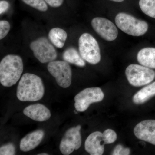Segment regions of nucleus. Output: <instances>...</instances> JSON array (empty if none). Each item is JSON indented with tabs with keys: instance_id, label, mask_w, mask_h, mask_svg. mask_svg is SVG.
<instances>
[{
	"instance_id": "f257e3e1",
	"label": "nucleus",
	"mask_w": 155,
	"mask_h": 155,
	"mask_svg": "<svg viewBox=\"0 0 155 155\" xmlns=\"http://www.w3.org/2000/svg\"><path fill=\"white\" fill-rule=\"evenodd\" d=\"M45 87L40 77L31 73H25L20 78L17 90V98L23 102H33L41 99Z\"/></svg>"
},
{
	"instance_id": "f03ea898",
	"label": "nucleus",
	"mask_w": 155,
	"mask_h": 155,
	"mask_svg": "<svg viewBox=\"0 0 155 155\" xmlns=\"http://www.w3.org/2000/svg\"><path fill=\"white\" fill-rule=\"evenodd\" d=\"M23 63L20 56L8 54L0 63V82L6 87H10L17 83L23 72Z\"/></svg>"
},
{
	"instance_id": "7ed1b4c3",
	"label": "nucleus",
	"mask_w": 155,
	"mask_h": 155,
	"mask_svg": "<svg viewBox=\"0 0 155 155\" xmlns=\"http://www.w3.org/2000/svg\"><path fill=\"white\" fill-rule=\"evenodd\" d=\"M117 134L115 131L107 129L103 133L95 131L88 136L84 143L85 150L91 155H102L104 151L105 145L116 141Z\"/></svg>"
},
{
	"instance_id": "20e7f679",
	"label": "nucleus",
	"mask_w": 155,
	"mask_h": 155,
	"mask_svg": "<svg viewBox=\"0 0 155 155\" xmlns=\"http://www.w3.org/2000/svg\"><path fill=\"white\" fill-rule=\"evenodd\" d=\"M115 22L120 30L132 36H142L148 29V24L146 22L125 13L117 14Z\"/></svg>"
},
{
	"instance_id": "39448f33",
	"label": "nucleus",
	"mask_w": 155,
	"mask_h": 155,
	"mask_svg": "<svg viewBox=\"0 0 155 155\" xmlns=\"http://www.w3.org/2000/svg\"><path fill=\"white\" fill-rule=\"evenodd\" d=\"M78 49L82 58L90 64L95 65L101 61L99 45L90 34L84 33L81 35L78 40Z\"/></svg>"
},
{
	"instance_id": "423d86ee",
	"label": "nucleus",
	"mask_w": 155,
	"mask_h": 155,
	"mask_svg": "<svg viewBox=\"0 0 155 155\" xmlns=\"http://www.w3.org/2000/svg\"><path fill=\"white\" fill-rule=\"evenodd\" d=\"M29 48L35 58L42 64L55 61L58 57L53 44L45 37H40L31 41Z\"/></svg>"
},
{
	"instance_id": "0eeeda50",
	"label": "nucleus",
	"mask_w": 155,
	"mask_h": 155,
	"mask_svg": "<svg viewBox=\"0 0 155 155\" xmlns=\"http://www.w3.org/2000/svg\"><path fill=\"white\" fill-rule=\"evenodd\" d=\"M125 75L131 85L140 87L151 82L155 78V72L142 65L132 64L126 68Z\"/></svg>"
},
{
	"instance_id": "6e6552de",
	"label": "nucleus",
	"mask_w": 155,
	"mask_h": 155,
	"mask_svg": "<svg viewBox=\"0 0 155 155\" xmlns=\"http://www.w3.org/2000/svg\"><path fill=\"white\" fill-rule=\"evenodd\" d=\"M47 68L51 75L55 78L59 86L64 88L70 86L72 83V72L68 62L55 60L48 63Z\"/></svg>"
},
{
	"instance_id": "1a4fd4ad",
	"label": "nucleus",
	"mask_w": 155,
	"mask_h": 155,
	"mask_svg": "<svg viewBox=\"0 0 155 155\" xmlns=\"http://www.w3.org/2000/svg\"><path fill=\"white\" fill-rule=\"evenodd\" d=\"M104 95L100 87L87 88L76 95L74 98L75 107L78 112H84L93 103L99 102L104 99Z\"/></svg>"
},
{
	"instance_id": "9d476101",
	"label": "nucleus",
	"mask_w": 155,
	"mask_h": 155,
	"mask_svg": "<svg viewBox=\"0 0 155 155\" xmlns=\"http://www.w3.org/2000/svg\"><path fill=\"white\" fill-rule=\"evenodd\" d=\"M81 125L69 128L66 131L61 140L60 150L64 155H69L75 150H78L81 144Z\"/></svg>"
},
{
	"instance_id": "9b49d317",
	"label": "nucleus",
	"mask_w": 155,
	"mask_h": 155,
	"mask_svg": "<svg viewBox=\"0 0 155 155\" xmlns=\"http://www.w3.org/2000/svg\"><path fill=\"white\" fill-rule=\"evenodd\" d=\"M91 24L96 32L106 41H113L118 36V29L116 25L109 19L96 17L92 20Z\"/></svg>"
},
{
	"instance_id": "f8f14e48",
	"label": "nucleus",
	"mask_w": 155,
	"mask_h": 155,
	"mask_svg": "<svg viewBox=\"0 0 155 155\" xmlns=\"http://www.w3.org/2000/svg\"><path fill=\"white\" fill-rule=\"evenodd\" d=\"M139 139L155 145V120H147L139 123L134 130Z\"/></svg>"
},
{
	"instance_id": "ddd939ff",
	"label": "nucleus",
	"mask_w": 155,
	"mask_h": 155,
	"mask_svg": "<svg viewBox=\"0 0 155 155\" xmlns=\"http://www.w3.org/2000/svg\"><path fill=\"white\" fill-rule=\"evenodd\" d=\"M24 115L37 122H45L51 118L50 110L41 104L31 105L23 110Z\"/></svg>"
},
{
	"instance_id": "4468645a",
	"label": "nucleus",
	"mask_w": 155,
	"mask_h": 155,
	"mask_svg": "<svg viewBox=\"0 0 155 155\" xmlns=\"http://www.w3.org/2000/svg\"><path fill=\"white\" fill-rule=\"evenodd\" d=\"M44 135V131L42 130H35L28 134L20 141V150L26 152L34 149L41 143Z\"/></svg>"
},
{
	"instance_id": "2eb2a0df",
	"label": "nucleus",
	"mask_w": 155,
	"mask_h": 155,
	"mask_svg": "<svg viewBox=\"0 0 155 155\" xmlns=\"http://www.w3.org/2000/svg\"><path fill=\"white\" fill-rule=\"evenodd\" d=\"M137 60L139 64L150 69H155V48H146L139 51Z\"/></svg>"
},
{
	"instance_id": "dca6fc26",
	"label": "nucleus",
	"mask_w": 155,
	"mask_h": 155,
	"mask_svg": "<svg viewBox=\"0 0 155 155\" xmlns=\"http://www.w3.org/2000/svg\"><path fill=\"white\" fill-rule=\"evenodd\" d=\"M50 41L58 48L64 47L68 35L66 31L59 27H55L50 30L48 33Z\"/></svg>"
},
{
	"instance_id": "f3484780",
	"label": "nucleus",
	"mask_w": 155,
	"mask_h": 155,
	"mask_svg": "<svg viewBox=\"0 0 155 155\" xmlns=\"http://www.w3.org/2000/svg\"><path fill=\"white\" fill-rule=\"evenodd\" d=\"M155 96V81L137 92L133 98V101L136 104H141L146 102Z\"/></svg>"
},
{
	"instance_id": "a211bd4d",
	"label": "nucleus",
	"mask_w": 155,
	"mask_h": 155,
	"mask_svg": "<svg viewBox=\"0 0 155 155\" xmlns=\"http://www.w3.org/2000/svg\"><path fill=\"white\" fill-rule=\"evenodd\" d=\"M63 59L68 63L74 64L78 67H84L86 65L84 60L77 50L73 47H69L64 52Z\"/></svg>"
},
{
	"instance_id": "6ab92c4d",
	"label": "nucleus",
	"mask_w": 155,
	"mask_h": 155,
	"mask_svg": "<svg viewBox=\"0 0 155 155\" xmlns=\"http://www.w3.org/2000/svg\"><path fill=\"white\" fill-rule=\"evenodd\" d=\"M139 6L143 13L155 19V0H140Z\"/></svg>"
},
{
	"instance_id": "aec40b11",
	"label": "nucleus",
	"mask_w": 155,
	"mask_h": 155,
	"mask_svg": "<svg viewBox=\"0 0 155 155\" xmlns=\"http://www.w3.org/2000/svg\"><path fill=\"white\" fill-rule=\"evenodd\" d=\"M25 5L41 12H45L48 10V4L45 0H22Z\"/></svg>"
},
{
	"instance_id": "412c9836",
	"label": "nucleus",
	"mask_w": 155,
	"mask_h": 155,
	"mask_svg": "<svg viewBox=\"0 0 155 155\" xmlns=\"http://www.w3.org/2000/svg\"><path fill=\"white\" fill-rule=\"evenodd\" d=\"M11 29V25L8 21L2 20L0 21V39L5 38Z\"/></svg>"
},
{
	"instance_id": "4be33fe9",
	"label": "nucleus",
	"mask_w": 155,
	"mask_h": 155,
	"mask_svg": "<svg viewBox=\"0 0 155 155\" xmlns=\"http://www.w3.org/2000/svg\"><path fill=\"white\" fill-rule=\"evenodd\" d=\"M16 153V149L14 145L9 143L4 145L0 148V155H14Z\"/></svg>"
},
{
	"instance_id": "5701e85b",
	"label": "nucleus",
	"mask_w": 155,
	"mask_h": 155,
	"mask_svg": "<svg viewBox=\"0 0 155 155\" xmlns=\"http://www.w3.org/2000/svg\"><path fill=\"white\" fill-rule=\"evenodd\" d=\"M130 154V150L128 148H125L122 145L116 146L114 149L112 155H128Z\"/></svg>"
},
{
	"instance_id": "b1692460",
	"label": "nucleus",
	"mask_w": 155,
	"mask_h": 155,
	"mask_svg": "<svg viewBox=\"0 0 155 155\" xmlns=\"http://www.w3.org/2000/svg\"><path fill=\"white\" fill-rule=\"evenodd\" d=\"M48 5L51 7L58 8L62 5L64 0H45Z\"/></svg>"
},
{
	"instance_id": "393cba45",
	"label": "nucleus",
	"mask_w": 155,
	"mask_h": 155,
	"mask_svg": "<svg viewBox=\"0 0 155 155\" xmlns=\"http://www.w3.org/2000/svg\"><path fill=\"white\" fill-rule=\"evenodd\" d=\"M10 3L6 0H1L0 1V14L5 13L10 8Z\"/></svg>"
},
{
	"instance_id": "a878e982",
	"label": "nucleus",
	"mask_w": 155,
	"mask_h": 155,
	"mask_svg": "<svg viewBox=\"0 0 155 155\" xmlns=\"http://www.w3.org/2000/svg\"><path fill=\"white\" fill-rule=\"evenodd\" d=\"M110 1H113V2H123L124 0H110Z\"/></svg>"
},
{
	"instance_id": "bb28decb",
	"label": "nucleus",
	"mask_w": 155,
	"mask_h": 155,
	"mask_svg": "<svg viewBox=\"0 0 155 155\" xmlns=\"http://www.w3.org/2000/svg\"><path fill=\"white\" fill-rule=\"evenodd\" d=\"M38 155H48V154L47 153H40V154H38Z\"/></svg>"
}]
</instances>
